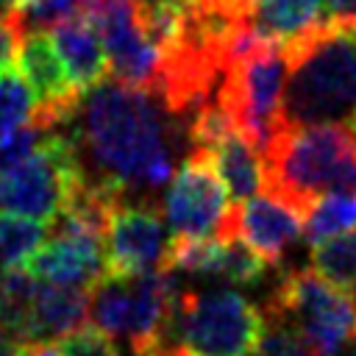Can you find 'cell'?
Listing matches in <instances>:
<instances>
[{"label":"cell","instance_id":"obj_1","mask_svg":"<svg viewBox=\"0 0 356 356\" xmlns=\"http://www.w3.org/2000/svg\"><path fill=\"white\" fill-rule=\"evenodd\" d=\"M186 120L161 97L106 78L81 95L72 120L58 128L75 145L81 175L122 200H153L170 184L186 136Z\"/></svg>","mask_w":356,"mask_h":356},{"label":"cell","instance_id":"obj_11","mask_svg":"<svg viewBox=\"0 0 356 356\" xmlns=\"http://www.w3.org/2000/svg\"><path fill=\"white\" fill-rule=\"evenodd\" d=\"M170 242L153 200H122L106 228V264L111 275H145L164 267Z\"/></svg>","mask_w":356,"mask_h":356},{"label":"cell","instance_id":"obj_4","mask_svg":"<svg viewBox=\"0 0 356 356\" xmlns=\"http://www.w3.org/2000/svg\"><path fill=\"white\" fill-rule=\"evenodd\" d=\"M264 328L261 309L245 295L234 289H186L175 292L161 345H172L184 356H256Z\"/></svg>","mask_w":356,"mask_h":356},{"label":"cell","instance_id":"obj_31","mask_svg":"<svg viewBox=\"0 0 356 356\" xmlns=\"http://www.w3.org/2000/svg\"><path fill=\"white\" fill-rule=\"evenodd\" d=\"M220 3L234 6V8H250V3H253V0H220Z\"/></svg>","mask_w":356,"mask_h":356},{"label":"cell","instance_id":"obj_28","mask_svg":"<svg viewBox=\"0 0 356 356\" xmlns=\"http://www.w3.org/2000/svg\"><path fill=\"white\" fill-rule=\"evenodd\" d=\"M19 356H61V353H58V345L53 342H31V345H22Z\"/></svg>","mask_w":356,"mask_h":356},{"label":"cell","instance_id":"obj_13","mask_svg":"<svg viewBox=\"0 0 356 356\" xmlns=\"http://www.w3.org/2000/svg\"><path fill=\"white\" fill-rule=\"evenodd\" d=\"M306 214L273 192H259L231 206V236L245 242L267 267H275L300 239Z\"/></svg>","mask_w":356,"mask_h":356},{"label":"cell","instance_id":"obj_12","mask_svg":"<svg viewBox=\"0 0 356 356\" xmlns=\"http://www.w3.org/2000/svg\"><path fill=\"white\" fill-rule=\"evenodd\" d=\"M25 270L44 284L92 289L106 278V239L78 228H50V239L25 261Z\"/></svg>","mask_w":356,"mask_h":356},{"label":"cell","instance_id":"obj_23","mask_svg":"<svg viewBox=\"0 0 356 356\" xmlns=\"http://www.w3.org/2000/svg\"><path fill=\"white\" fill-rule=\"evenodd\" d=\"M56 128H50L47 122H42L39 117H33L31 122L19 125L17 131H11L8 136L0 139V172L22 164L25 159H31L42 145L44 139L53 134Z\"/></svg>","mask_w":356,"mask_h":356},{"label":"cell","instance_id":"obj_5","mask_svg":"<svg viewBox=\"0 0 356 356\" xmlns=\"http://www.w3.org/2000/svg\"><path fill=\"white\" fill-rule=\"evenodd\" d=\"M286 50L278 42L256 36L228 64L214 103L234 128L261 153L284 128Z\"/></svg>","mask_w":356,"mask_h":356},{"label":"cell","instance_id":"obj_25","mask_svg":"<svg viewBox=\"0 0 356 356\" xmlns=\"http://www.w3.org/2000/svg\"><path fill=\"white\" fill-rule=\"evenodd\" d=\"M256 356H320V353L292 328L267 320V328L256 348Z\"/></svg>","mask_w":356,"mask_h":356},{"label":"cell","instance_id":"obj_19","mask_svg":"<svg viewBox=\"0 0 356 356\" xmlns=\"http://www.w3.org/2000/svg\"><path fill=\"white\" fill-rule=\"evenodd\" d=\"M44 222L17 214H0V270L25 267L44 242Z\"/></svg>","mask_w":356,"mask_h":356},{"label":"cell","instance_id":"obj_22","mask_svg":"<svg viewBox=\"0 0 356 356\" xmlns=\"http://www.w3.org/2000/svg\"><path fill=\"white\" fill-rule=\"evenodd\" d=\"M72 14H78V0H19L11 11V19L19 36H28L53 31Z\"/></svg>","mask_w":356,"mask_h":356},{"label":"cell","instance_id":"obj_29","mask_svg":"<svg viewBox=\"0 0 356 356\" xmlns=\"http://www.w3.org/2000/svg\"><path fill=\"white\" fill-rule=\"evenodd\" d=\"M19 350H22V345L19 342H14V339H0V356H19Z\"/></svg>","mask_w":356,"mask_h":356},{"label":"cell","instance_id":"obj_15","mask_svg":"<svg viewBox=\"0 0 356 356\" xmlns=\"http://www.w3.org/2000/svg\"><path fill=\"white\" fill-rule=\"evenodd\" d=\"M89 314V289L81 286H58L36 281L31 317H28V345L31 342H53L83 325Z\"/></svg>","mask_w":356,"mask_h":356},{"label":"cell","instance_id":"obj_33","mask_svg":"<svg viewBox=\"0 0 356 356\" xmlns=\"http://www.w3.org/2000/svg\"><path fill=\"white\" fill-rule=\"evenodd\" d=\"M348 125H350V128H353V134H356V111L350 114V120H348Z\"/></svg>","mask_w":356,"mask_h":356},{"label":"cell","instance_id":"obj_26","mask_svg":"<svg viewBox=\"0 0 356 356\" xmlns=\"http://www.w3.org/2000/svg\"><path fill=\"white\" fill-rule=\"evenodd\" d=\"M325 22L356 31V0H325Z\"/></svg>","mask_w":356,"mask_h":356},{"label":"cell","instance_id":"obj_17","mask_svg":"<svg viewBox=\"0 0 356 356\" xmlns=\"http://www.w3.org/2000/svg\"><path fill=\"white\" fill-rule=\"evenodd\" d=\"M325 0H253L250 25L261 39L286 44L323 22Z\"/></svg>","mask_w":356,"mask_h":356},{"label":"cell","instance_id":"obj_8","mask_svg":"<svg viewBox=\"0 0 356 356\" xmlns=\"http://www.w3.org/2000/svg\"><path fill=\"white\" fill-rule=\"evenodd\" d=\"M81 178L75 145L64 131H53L22 164L0 175V214L53 222Z\"/></svg>","mask_w":356,"mask_h":356},{"label":"cell","instance_id":"obj_24","mask_svg":"<svg viewBox=\"0 0 356 356\" xmlns=\"http://www.w3.org/2000/svg\"><path fill=\"white\" fill-rule=\"evenodd\" d=\"M58 353L61 356H120L117 342L103 334L100 328H75L72 334L58 339Z\"/></svg>","mask_w":356,"mask_h":356},{"label":"cell","instance_id":"obj_10","mask_svg":"<svg viewBox=\"0 0 356 356\" xmlns=\"http://www.w3.org/2000/svg\"><path fill=\"white\" fill-rule=\"evenodd\" d=\"M78 14L97 31L117 81L156 95L159 47L145 28L142 0H78Z\"/></svg>","mask_w":356,"mask_h":356},{"label":"cell","instance_id":"obj_32","mask_svg":"<svg viewBox=\"0 0 356 356\" xmlns=\"http://www.w3.org/2000/svg\"><path fill=\"white\" fill-rule=\"evenodd\" d=\"M142 3H186V0H142Z\"/></svg>","mask_w":356,"mask_h":356},{"label":"cell","instance_id":"obj_30","mask_svg":"<svg viewBox=\"0 0 356 356\" xmlns=\"http://www.w3.org/2000/svg\"><path fill=\"white\" fill-rule=\"evenodd\" d=\"M150 356H184L178 348H172V345H161V348H156Z\"/></svg>","mask_w":356,"mask_h":356},{"label":"cell","instance_id":"obj_3","mask_svg":"<svg viewBox=\"0 0 356 356\" xmlns=\"http://www.w3.org/2000/svg\"><path fill=\"white\" fill-rule=\"evenodd\" d=\"M261 164L264 189L306 214L328 192H356V134L348 122L284 125Z\"/></svg>","mask_w":356,"mask_h":356},{"label":"cell","instance_id":"obj_27","mask_svg":"<svg viewBox=\"0 0 356 356\" xmlns=\"http://www.w3.org/2000/svg\"><path fill=\"white\" fill-rule=\"evenodd\" d=\"M19 42H22V36H19L11 14L8 17H0V67L11 64L14 53L19 50Z\"/></svg>","mask_w":356,"mask_h":356},{"label":"cell","instance_id":"obj_18","mask_svg":"<svg viewBox=\"0 0 356 356\" xmlns=\"http://www.w3.org/2000/svg\"><path fill=\"white\" fill-rule=\"evenodd\" d=\"M356 231V192H328L306 209L303 236L309 245H320Z\"/></svg>","mask_w":356,"mask_h":356},{"label":"cell","instance_id":"obj_6","mask_svg":"<svg viewBox=\"0 0 356 356\" xmlns=\"http://www.w3.org/2000/svg\"><path fill=\"white\" fill-rule=\"evenodd\" d=\"M175 292V278L167 270L145 275L106 273L89 289L92 325L114 342L131 345L136 356H150L164 342Z\"/></svg>","mask_w":356,"mask_h":356},{"label":"cell","instance_id":"obj_7","mask_svg":"<svg viewBox=\"0 0 356 356\" xmlns=\"http://www.w3.org/2000/svg\"><path fill=\"white\" fill-rule=\"evenodd\" d=\"M264 320L292 328L320 356H337L356 342V295L314 267L289 270L270 292Z\"/></svg>","mask_w":356,"mask_h":356},{"label":"cell","instance_id":"obj_20","mask_svg":"<svg viewBox=\"0 0 356 356\" xmlns=\"http://www.w3.org/2000/svg\"><path fill=\"white\" fill-rule=\"evenodd\" d=\"M312 267L342 289H356V231L312 245Z\"/></svg>","mask_w":356,"mask_h":356},{"label":"cell","instance_id":"obj_14","mask_svg":"<svg viewBox=\"0 0 356 356\" xmlns=\"http://www.w3.org/2000/svg\"><path fill=\"white\" fill-rule=\"evenodd\" d=\"M19 70L28 78L36 97V117L50 128H64L81 100V92L72 86L64 72V61L47 33H28L19 42Z\"/></svg>","mask_w":356,"mask_h":356},{"label":"cell","instance_id":"obj_34","mask_svg":"<svg viewBox=\"0 0 356 356\" xmlns=\"http://www.w3.org/2000/svg\"><path fill=\"white\" fill-rule=\"evenodd\" d=\"M345 356H356V342H353V345H350V350H348V353H345Z\"/></svg>","mask_w":356,"mask_h":356},{"label":"cell","instance_id":"obj_9","mask_svg":"<svg viewBox=\"0 0 356 356\" xmlns=\"http://www.w3.org/2000/svg\"><path fill=\"white\" fill-rule=\"evenodd\" d=\"M231 195L211 161L192 150L164 192V220L178 239H231Z\"/></svg>","mask_w":356,"mask_h":356},{"label":"cell","instance_id":"obj_2","mask_svg":"<svg viewBox=\"0 0 356 356\" xmlns=\"http://www.w3.org/2000/svg\"><path fill=\"white\" fill-rule=\"evenodd\" d=\"M284 50V125L348 122L356 111V31L323 19Z\"/></svg>","mask_w":356,"mask_h":356},{"label":"cell","instance_id":"obj_21","mask_svg":"<svg viewBox=\"0 0 356 356\" xmlns=\"http://www.w3.org/2000/svg\"><path fill=\"white\" fill-rule=\"evenodd\" d=\"M33 108H36V97L28 81L19 78V72L11 64L0 67V139L17 131L19 125H25Z\"/></svg>","mask_w":356,"mask_h":356},{"label":"cell","instance_id":"obj_16","mask_svg":"<svg viewBox=\"0 0 356 356\" xmlns=\"http://www.w3.org/2000/svg\"><path fill=\"white\" fill-rule=\"evenodd\" d=\"M53 44L64 61V70H67L72 86L81 95L89 92L92 86H97L100 81H106V70H108L106 47L100 42L97 31L81 14H72L53 28Z\"/></svg>","mask_w":356,"mask_h":356}]
</instances>
